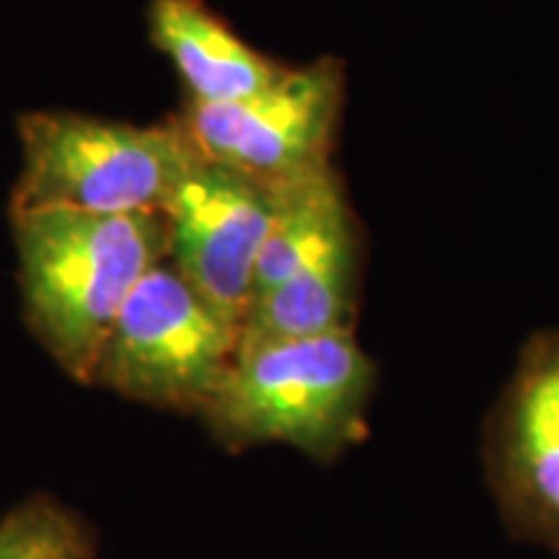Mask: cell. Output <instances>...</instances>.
Listing matches in <instances>:
<instances>
[{
  "label": "cell",
  "instance_id": "6da1fadb",
  "mask_svg": "<svg viewBox=\"0 0 559 559\" xmlns=\"http://www.w3.org/2000/svg\"><path fill=\"white\" fill-rule=\"evenodd\" d=\"M11 218L26 321L70 379L91 383L124 300L169 260L166 215L34 207Z\"/></svg>",
  "mask_w": 559,
  "mask_h": 559
},
{
  "label": "cell",
  "instance_id": "7a4b0ae2",
  "mask_svg": "<svg viewBox=\"0 0 559 559\" xmlns=\"http://www.w3.org/2000/svg\"><path fill=\"white\" fill-rule=\"evenodd\" d=\"M376 381L355 332L264 342L236 353L200 417L228 451L285 443L332 464L366 438Z\"/></svg>",
  "mask_w": 559,
  "mask_h": 559
},
{
  "label": "cell",
  "instance_id": "3957f363",
  "mask_svg": "<svg viewBox=\"0 0 559 559\" xmlns=\"http://www.w3.org/2000/svg\"><path fill=\"white\" fill-rule=\"evenodd\" d=\"M21 171L13 210L164 213L202 151L169 117L158 124L96 120L73 111H32L19 120Z\"/></svg>",
  "mask_w": 559,
  "mask_h": 559
},
{
  "label": "cell",
  "instance_id": "277c9868",
  "mask_svg": "<svg viewBox=\"0 0 559 559\" xmlns=\"http://www.w3.org/2000/svg\"><path fill=\"white\" fill-rule=\"evenodd\" d=\"M239 337L241 332L164 260L124 300L88 386L156 409L200 415L239 353Z\"/></svg>",
  "mask_w": 559,
  "mask_h": 559
},
{
  "label": "cell",
  "instance_id": "5b68a950",
  "mask_svg": "<svg viewBox=\"0 0 559 559\" xmlns=\"http://www.w3.org/2000/svg\"><path fill=\"white\" fill-rule=\"evenodd\" d=\"M345 104V62L334 55L285 68L275 83L228 104L187 102L179 122L202 156L264 185L332 166Z\"/></svg>",
  "mask_w": 559,
  "mask_h": 559
},
{
  "label": "cell",
  "instance_id": "8992f818",
  "mask_svg": "<svg viewBox=\"0 0 559 559\" xmlns=\"http://www.w3.org/2000/svg\"><path fill=\"white\" fill-rule=\"evenodd\" d=\"M485 472L510 536L559 555V330L523 342L487 417Z\"/></svg>",
  "mask_w": 559,
  "mask_h": 559
},
{
  "label": "cell",
  "instance_id": "52a82bcc",
  "mask_svg": "<svg viewBox=\"0 0 559 559\" xmlns=\"http://www.w3.org/2000/svg\"><path fill=\"white\" fill-rule=\"evenodd\" d=\"M275 207L277 185L207 156L187 171L164 207L169 262L239 332Z\"/></svg>",
  "mask_w": 559,
  "mask_h": 559
},
{
  "label": "cell",
  "instance_id": "ba28073f",
  "mask_svg": "<svg viewBox=\"0 0 559 559\" xmlns=\"http://www.w3.org/2000/svg\"><path fill=\"white\" fill-rule=\"evenodd\" d=\"M148 34L177 66L190 91L187 102L247 99L275 83L288 68L243 41L205 0H151Z\"/></svg>",
  "mask_w": 559,
  "mask_h": 559
},
{
  "label": "cell",
  "instance_id": "9c48e42d",
  "mask_svg": "<svg viewBox=\"0 0 559 559\" xmlns=\"http://www.w3.org/2000/svg\"><path fill=\"white\" fill-rule=\"evenodd\" d=\"M358 283L360 236L355 228L249 306L239 349L353 332Z\"/></svg>",
  "mask_w": 559,
  "mask_h": 559
},
{
  "label": "cell",
  "instance_id": "30bf717a",
  "mask_svg": "<svg viewBox=\"0 0 559 559\" xmlns=\"http://www.w3.org/2000/svg\"><path fill=\"white\" fill-rule=\"evenodd\" d=\"M91 528L73 510L34 495L0 521V559H94Z\"/></svg>",
  "mask_w": 559,
  "mask_h": 559
}]
</instances>
